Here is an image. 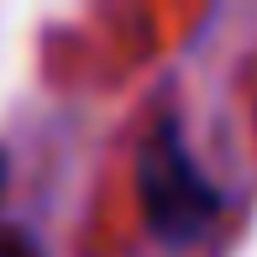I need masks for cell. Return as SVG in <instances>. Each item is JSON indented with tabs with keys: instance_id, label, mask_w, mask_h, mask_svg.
<instances>
[{
	"instance_id": "6da1fadb",
	"label": "cell",
	"mask_w": 257,
	"mask_h": 257,
	"mask_svg": "<svg viewBox=\"0 0 257 257\" xmlns=\"http://www.w3.org/2000/svg\"><path fill=\"white\" fill-rule=\"evenodd\" d=\"M137 184H142L147 226L163 241H173V247L205 236L210 220L220 215V189L200 173V163L189 158L184 132L173 121H163L153 132V142L142 153V168H137Z\"/></svg>"
},
{
	"instance_id": "7a4b0ae2",
	"label": "cell",
	"mask_w": 257,
	"mask_h": 257,
	"mask_svg": "<svg viewBox=\"0 0 257 257\" xmlns=\"http://www.w3.org/2000/svg\"><path fill=\"white\" fill-rule=\"evenodd\" d=\"M0 257H42L27 231H0Z\"/></svg>"
},
{
	"instance_id": "3957f363",
	"label": "cell",
	"mask_w": 257,
	"mask_h": 257,
	"mask_svg": "<svg viewBox=\"0 0 257 257\" xmlns=\"http://www.w3.org/2000/svg\"><path fill=\"white\" fill-rule=\"evenodd\" d=\"M0 194H6V153H0Z\"/></svg>"
}]
</instances>
